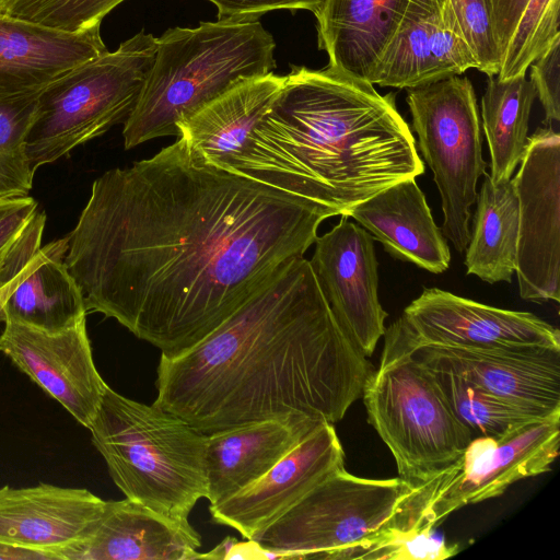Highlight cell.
<instances>
[{
	"label": "cell",
	"instance_id": "6da1fadb",
	"mask_svg": "<svg viewBox=\"0 0 560 560\" xmlns=\"http://www.w3.org/2000/svg\"><path fill=\"white\" fill-rule=\"evenodd\" d=\"M329 217L310 203L171 145L93 182L65 264L86 311L173 358L197 345Z\"/></svg>",
	"mask_w": 560,
	"mask_h": 560
},
{
	"label": "cell",
	"instance_id": "7a4b0ae2",
	"mask_svg": "<svg viewBox=\"0 0 560 560\" xmlns=\"http://www.w3.org/2000/svg\"><path fill=\"white\" fill-rule=\"evenodd\" d=\"M373 372L303 256L197 345L161 354L153 405L205 434L289 416L334 424Z\"/></svg>",
	"mask_w": 560,
	"mask_h": 560
},
{
	"label": "cell",
	"instance_id": "3957f363",
	"mask_svg": "<svg viewBox=\"0 0 560 560\" xmlns=\"http://www.w3.org/2000/svg\"><path fill=\"white\" fill-rule=\"evenodd\" d=\"M283 89L225 171L296 197L329 218L424 164L395 95L335 67L291 66Z\"/></svg>",
	"mask_w": 560,
	"mask_h": 560
},
{
	"label": "cell",
	"instance_id": "277c9868",
	"mask_svg": "<svg viewBox=\"0 0 560 560\" xmlns=\"http://www.w3.org/2000/svg\"><path fill=\"white\" fill-rule=\"evenodd\" d=\"M276 42L256 21L218 20L158 37L152 67L124 122L126 149L178 136V122L237 84L276 68Z\"/></svg>",
	"mask_w": 560,
	"mask_h": 560
},
{
	"label": "cell",
	"instance_id": "5b68a950",
	"mask_svg": "<svg viewBox=\"0 0 560 560\" xmlns=\"http://www.w3.org/2000/svg\"><path fill=\"white\" fill-rule=\"evenodd\" d=\"M89 430L127 499L167 517L188 520L198 500L206 498L207 434L184 420L107 385Z\"/></svg>",
	"mask_w": 560,
	"mask_h": 560
},
{
	"label": "cell",
	"instance_id": "8992f818",
	"mask_svg": "<svg viewBox=\"0 0 560 560\" xmlns=\"http://www.w3.org/2000/svg\"><path fill=\"white\" fill-rule=\"evenodd\" d=\"M384 336L380 366L362 397L398 477L413 487L453 465L474 435L453 412L432 370L392 334Z\"/></svg>",
	"mask_w": 560,
	"mask_h": 560
},
{
	"label": "cell",
	"instance_id": "52a82bcc",
	"mask_svg": "<svg viewBox=\"0 0 560 560\" xmlns=\"http://www.w3.org/2000/svg\"><path fill=\"white\" fill-rule=\"evenodd\" d=\"M158 37L143 30L115 51L90 59L47 85L26 136V153L35 173L125 122L152 67Z\"/></svg>",
	"mask_w": 560,
	"mask_h": 560
},
{
	"label": "cell",
	"instance_id": "ba28073f",
	"mask_svg": "<svg viewBox=\"0 0 560 560\" xmlns=\"http://www.w3.org/2000/svg\"><path fill=\"white\" fill-rule=\"evenodd\" d=\"M411 487L401 478L332 472L253 539L264 557L350 560L390 526Z\"/></svg>",
	"mask_w": 560,
	"mask_h": 560
},
{
	"label": "cell",
	"instance_id": "9c48e42d",
	"mask_svg": "<svg viewBox=\"0 0 560 560\" xmlns=\"http://www.w3.org/2000/svg\"><path fill=\"white\" fill-rule=\"evenodd\" d=\"M559 444L560 415L529 420L499 436H475L453 465L411 487L393 526L435 528L458 509L551 470Z\"/></svg>",
	"mask_w": 560,
	"mask_h": 560
},
{
	"label": "cell",
	"instance_id": "30bf717a",
	"mask_svg": "<svg viewBox=\"0 0 560 560\" xmlns=\"http://www.w3.org/2000/svg\"><path fill=\"white\" fill-rule=\"evenodd\" d=\"M406 101L420 152L441 196V231L464 253L470 240L477 183L487 167L474 86L468 78L452 75L407 89Z\"/></svg>",
	"mask_w": 560,
	"mask_h": 560
},
{
	"label": "cell",
	"instance_id": "8fae6325",
	"mask_svg": "<svg viewBox=\"0 0 560 560\" xmlns=\"http://www.w3.org/2000/svg\"><path fill=\"white\" fill-rule=\"evenodd\" d=\"M386 330L410 351L421 346L560 349L559 329L533 313L498 308L438 288H424Z\"/></svg>",
	"mask_w": 560,
	"mask_h": 560
},
{
	"label": "cell",
	"instance_id": "7c38bea8",
	"mask_svg": "<svg viewBox=\"0 0 560 560\" xmlns=\"http://www.w3.org/2000/svg\"><path fill=\"white\" fill-rule=\"evenodd\" d=\"M512 178L518 200L516 267L524 300L560 301V135L539 128Z\"/></svg>",
	"mask_w": 560,
	"mask_h": 560
},
{
	"label": "cell",
	"instance_id": "4fadbf2b",
	"mask_svg": "<svg viewBox=\"0 0 560 560\" xmlns=\"http://www.w3.org/2000/svg\"><path fill=\"white\" fill-rule=\"evenodd\" d=\"M314 243L310 262L322 293L342 330L369 358L385 334L387 317L378 300L373 237L341 215Z\"/></svg>",
	"mask_w": 560,
	"mask_h": 560
},
{
	"label": "cell",
	"instance_id": "5bb4252c",
	"mask_svg": "<svg viewBox=\"0 0 560 560\" xmlns=\"http://www.w3.org/2000/svg\"><path fill=\"white\" fill-rule=\"evenodd\" d=\"M0 351L89 429L107 384L93 361L86 319L60 331L4 320Z\"/></svg>",
	"mask_w": 560,
	"mask_h": 560
},
{
	"label": "cell",
	"instance_id": "9a60e30c",
	"mask_svg": "<svg viewBox=\"0 0 560 560\" xmlns=\"http://www.w3.org/2000/svg\"><path fill=\"white\" fill-rule=\"evenodd\" d=\"M412 355L451 371L538 418L560 415V349H466L421 346Z\"/></svg>",
	"mask_w": 560,
	"mask_h": 560
},
{
	"label": "cell",
	"instance_id": "2e32d148",
	"mask_svg": "<svg viewBox=\"0 0 560 560\" xmlns=\"http://www.w3.org/2000/svg\"><path fill=\"white\" fill-rule=\"evenodd\" d=\"M343 464L334 424L324 422L258 480L210 505L211 517L250 540Z\"/></svg>",
	"mask_w": 560,
	"mask_h": 560
},
{
	"label": "cell",
	"instance_id": "e0dca14e",
	"mask_svg": "<svg viewBox=\"0 0 560 560\" xmlns=\"http://www.w3.org/2000/svg\"><path fill=\"white\" fill-rule=\"evenodd\" d=\"M478 62L445 0H410L372 84L411 89L458 75Z\"/></svg>",
	"mask_w": 560,
	"mask_h": 560
},
{
	"label": "cell",
	"instance_id": "ac0fdd59",
	"mask_svg": "<svg viewBox=\"0 0 560 560\" xmlns=\"http://www.w3.org/2000/svg\"><path fill=\"white\" fill-rule=\"evenodd\" d=\"M200 535L188 520L160 514L136 501H105L89 534L56 552L58 560L199 559Z\"/></svg>",
	"mask_w": 560,
	"mask_h": 560
},
{
	"label": "cell",
	"instance_id": "d6986e66",
	"mask_svg": "<svg viewBox=\"0 0 560 560\" xmlns=\"http://www.w3.org/2000/svg\"><path fill=\"white\" fill-rule=\"evenodd\" d=\"M105 501L83 488L50 483L0 488V544L51 553L84 538Z\"/></svg>",
	"mask_w": 560,
	"mask_h": 560
},
{
	"label": "cell",
	"instance_id": "ffe728a7",
	"mask_svg": "<svg viewBox=\"0 0 560 560\" xmlns=\"http://www.w3.org/2000/svg\"><path fill=\"white\" fill-rule=\"evenodd\" d=\"M324 422L289 416L207 434L206 498L210 505L258 480Z\"/></svg>",
	"mask_w": 560,
	"mask_h": 560
},
{
	"label": "cell",
	"instance_id": "44dd1931",
	"mask_svg": "<svg viewBox=\"0 0 560 560\" xmlns=\"http://www.w3.org/2000/svg\"><path fill=\"white\" fill-rule=\"evenodd\" d=\"M100 28L69 33L0 13V94L43 89L108 51Z\"/></svg>",
	"mask_w": 560,
	"mask_h": 560
},
{
	"label": "cell",
	"instance_id": "7402d4cb",
	"mask_svg": "<svg viewBox=\"0 0 560 560\" xmlns=\"http://www.w3.org/2000/svg\"><path fill=\"white\" fill-rule=\"evenodd\" d=\"M393 257L432 273L451 261L446 237L435 224L416 178L399 180L348 211Z\"/></svg>",
	"mask_w": 560,
	"mask_h": 560
},
{
	"label": "cell",
	"instance_id": "603a6c76",
	"mask_svg": "<svg viewBox=\"0 0 560 560\" xmlns=\"http://www.w3.org/2000/svg\"><path fill=\"white\" fill-rule=\"evenodd\" d=\"M410 0H322L314 12L329 66L372 82Z\"/></svg>",
	"mask_w": 560,
	"mask_h": 560
},
{
	"label": "cell",
	"instance_id": "cb8c5ba5",
	"mask_svg": "<svg viewBox=\"0 0 560 560\" xmlns=\"http://www.w3.org/2000/svg\"><path fill=\"white\" fill-rule=\"evenodd\" d=\"M285 80V75L271 72L237 84L182 119L177 137L199 161L225 170Z\"/></svg>",
	"mask_w": 560,
	"mask_h": 560
},
{
	"label": "cell",
	"instance_id": "d4e9b609",
	"mask_svg": "<svg viewBox=\"0 0 560 560\" xmlns=\"http://www.w3.org/2000/svg\"><path fill=\"white\" fill-rule=\"evenodd\" d=\"M67 250V237L40 247L7 295L3 322L16 320L46 331H60L86 319L83 295L65 264Z\"/></svg>",
	"mask_w": 560,
	"mask_h": 560
},
{
	"label": "cell",
	"instance_id": "484cf974",
	"mask_svg": "<svg viewBox=\"0 0 560 560\" xmlns=\"http://www.w3.org/2000/svg\"><path fill=\"white\" fill-rule=\"evenodd\" d=\"M476 197L472 230L465 254L467 275L490 284L512 282L516 267L518 200L512 178L493 184L485 173Z\"/></svg>",
	"mask_w": 560,
	"mask_h": 560
},
{
	"label": "cell",
	"instance_id": "4316f807",
	"mask_svg": "<svg viewBox=\"0 0 560 560\" xmlns=\"http://www.w3.org/2000/svg\"><path fill=\"white\" fill-rule=\"evenodd\" d=\"M535 97L536 91L525 75L488 79L481 100V117L491 156L489 176L493 184L509 182L524 155Z\"/></svg>",
	"mask_w": 560,
	"mask_h": 560
},
{
	"label": "cell",
	"instance_id": "83f0119b",
	"mask_svg": "<svg viewBox=\"0 0 560 560\" xmlns=\"http://www.w3.org/2000/svg\"><path fill=\"white\" fill-rule=\"evenodd\" d=\"M40 90L0 94V199L27 196L32 188L26 136Z\"/></svg>",
	"mask_w": 560,
	"mask_h": 560
},
{
	"label": "cell",
	"instance_id": "f1b7e54d",
	"mask_svg": "<svg viewBox=\"0 0 560 560\" xmlns=\"http://www.w3.org/2000/svg\"><path fill=\"white\" fill-rule=\"evenodd\" d=\"M428 368L432 370L453 412L474 438L499 436L529 420L539 419L451 371Z\"/></svg>",
	"mask_w": 560,
	"mask_h": 560
},
{
	"label": "cell",
	"instance_id": "f546056e",
	"mask_svg": "<svg viewBox=\"0 0 560 560\" xmlns=\"http://www.w3.org/2000/svg\"><path fill=\"white\" fill-rule=\"evenodd\" d=\"M46 214L27 196L0 199V290L15 281L40 249Z\"/></svg>",
	"mask_w": 560,
	"mask_h": 560
},
{
	"label": "cell",
	"instance_id": "4dcf8cb0",
	"mask_svg": "<svg viewBox=\"0 0 560 560\" xmlns=\"http://www.w3.org/2000/svg\"><path fill=\"white\" fill-rule=\"evenodd\" d=\"M559 9L560 0H528L502 56L498 79L525 75L560 40Z\"/></svg>",
	"mask_w": 560,
	"mask_h": 560
},
{
	"label": "cell",
	"instance_id": "1f68e13d",
	"mask_svg": "<svg viewBox=\"0 0 560 560\" xmlns=\"http://www.w3.org/2000/svg\"><path fill=\"white\" fill-rule=\"evenodd\" d=\"M125 0H0V13L50 28L75 33L101 26Z\"/></svg>",
	"mask_w": 560,
	"mask_h": 560
},
{
	"label": "cell",
	"instance_id": "d6a6232c",
	"mask_svg": "<svg viewBox=\"0 0 560 560\" xmlns=\"http://www.w3.org/2000/svg\"><path fill=\"white\" fill-rule=\"evenodd\" d=\"M458 552L433 527L399 528L388 526L366 540L350 559L362 560H443Z\"/></svg>",
	"mask_w": 560,
	"mask_h": 560
},
{
	"label": "cell",
	"instance_id": "836d02e7",
	"mask_svg": "<svg viewBox=\"0 0 560 560\" xmlns=\"http://www.w3.org/2000/svg\"><path fill=\"white\" fill-rule=\"evenodd\" d=\"M450 3L456 21L470 47L478 70L488 77L499 73L502 54L493 28L490 0H445Z\"/></svg>",
	"mask_w": 560,
	"mask_h": 560
},
{
	"label": "cell",
	"instance_id": "e575fe53",
	"mask_svg": "<svg viewBox=\"0 0 560 560\" xmlns=\"http://www.w3.org/2000/svg\"><path fill=\"white\" fill-rule=\"evenodd\" d=\"M545 110V122L560 120V40L530 65V80Z\"/></svg>",
	"mask_w": 560,
	"mask_h": 560
},
{
	"label": "cell",
	"instance_id": "d590c367",
	"mask_svg": "<svg viewBox=\"0 0 560 560\" xmlns=\"http://www.w3.org/2000/svg\"><path fill=\"white\" fill-rule=\"evenodd\" d=\"M218 9V20L256 21L275 10L315 12L322 0H208Z\"/></svg>",
	"mask_w": 560,
	"mask_h": 560
},
{
	"label": "cell",
	"instance_id": "8d00e7d4",
	"mask_svg": "<svg viewBox=\"0 0 560 560\" xmlns=\"http://www.w3.org/2000/svg\"><path fill=\"white\" fill-rule=\"evenodd\" d=\"M495 38L503 56L528 0H490Z\"/></svg>",
	"mask_w": 560,
	"mask_h": 560
},
{
	"label": "cell",
	"instance_id": "74e56055",
	"mask_svg": "<svg viewBox=\"0 0 560 560\" xmlns=\"http://www.w3.org/2000/svg\"><path fill=\"white\" fill-rule=\"evenodd\" d=\"M0 560H56L46 551L23 549L0 544Z\"/></svg>",
	"mask_w": 560,
	"mask_h": 560
},
{
	"label": "cell",
	"instance_id": "f35d334b",
	"mask_svg": "<svg viewBox=\"0 0 560 560\" xmlns=\"http://www.w3.org/2000/svg\"><path fill=\"white\" fill-rule=\"evenodd\" d=\"M30 264H28V266H30ZM27 267H26V269H27ZM26 269L23 271V273L15 281H13L12 283L8 284L5 288L0 290V322H3L2 307H3V303H4L5 298L9 294V292L18 284L19 280L25 273Z\"/></svg>",
	"mask_w": 560,
	"mask_h": 560
}]
</instances>
